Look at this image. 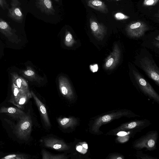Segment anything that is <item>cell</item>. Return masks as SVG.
<instances>
[{
	"label": "cell",
	"instance_id": "cell-25",
	"mask_svg": "<svg viewBox=\"0 0 159 159\" xmlns=\"http://www.w3.org/2000/svg\"><path fill=\"white\" fill-rule=\"evenodd\" d=\"M159 0H144L143 4L145 6L154 5L158 2Z\"/></svg>",
	"mask_w": 159,
	"mask_h": 159
},
{
	"label": "cell",
	"instance_id": "cell-3",
	"mask_svg": "<svg viewBox=\"0 0 159 159\" xmlns=\"http://www.w3.org/2000/svg\"><path fill=\"white\" fill-rule=\"evenodd\" d=\"M150 124V121L147 119L136 120L129 121L120 125L117 128L108 132L107 135H115L120 131L135 133L141 131Z\"/></svg>",
	"mask_w": 159,
	"mask_h": 159
},
{
	"label": "cell",
	"instance_id": "cell-5",
	"mask_svg": "<svg viewBox=\"0 0 159 159\" xmlns=\"http://www.w3.org/2000/svg\"><path fill=\"white\" fill-rule=\"evenodd\" d=\"M139 61L141 69L159 85V69L154 61L146 56L141 58Z\"/></svg>",
	"mask_w": 159,
	"mask_h": 159
},
{
	"label": "cell",
	"instance_id": "cell-31",
	"mask_svg": "<svg viewBox=\"0 0 159 159\" xmlns=\"http://www.w3.org/2000/svg\"><path fill=\"white\" fill-rule=\"evenodd\" d=\"M54 0L56 1H57V2H59V0Z\"/></svg>",
	"mask_w": 159,
	"mask_h": 159
},
{
	"label": "cell",
	"instance_id": "cell-27",
	"mask_svg": "<svg viewBox=\"0 0 159 159\" xmlns=\"http://www.w3.org/2000/svg\"><path fill=\"white\" fill-rule=\"evenodd\" d=\"M11 7H19L21 5L20 2L18 0H11Z\"/></svg>",
	"mask_w": 159,
	"mask_h": 159
},
{
	"label": "cell",
	"instance_id": "cell-4",
	"mask_svg": "<svg viewBox=\"0 0 159 159\" xmlns=\"http://www.w3.org/2000/svg\"><path fill=\"white\" fill-rule=\"evenodd\" d=\"M158 138L157 131L148 132L145 135L136 140L133 144V147L136 150H140L146 148L148 150L155 149L156 147Z\"/></svg>",
	"mask_w": 159,
	"mask_h": 159
},
{
	"label": "cell",
	"instance_id": "cell-10",
	"mask_svg": "<svg viewBox=\"0 0 159 159\" xmlns=\"http://www.w3.org/2000/svg\"><path fill=\"white\" fill-rule=\"evenodd\" d=\"M90 24L92 33L95 37L99 39H103L106 32L104 26L92 18L90 19Z\"/></svg>",
	"mask_w": 159,
	"mask_h": 159
},
{
	"label": "cell",
	"instance_id": "cell-32",
	"mask_svg": "<svg viewBox=\"0 0 159 159\" xmlns=\"http://www.w3.org/2000/svg\"></svg>",
	"mask_w": 159,
	"mask_h": 159
},
{
	"label": "cell",
	"instance_id": "cell-29",
	"mask_svg": "<svg viewBox=\"0 0 159 159\" xmlns=\"http://www.w3.org/2000/svg\"><path fill=\"white\" fill-rule=\"evenodd\" d=\"M19 90L16 88H15L14 90L13 94L15 98H17V96L19 93Z\"/></svg>",
	"mask_w": 159,
	"mask_h": 159
},
{
	"label": "cell",
	"instance_id": "cell-13",
	"mask_svg": "<svg viewBox=\"0 0 159 159\" xmlns=\"http://www.w3.org/2000/svg\"><path fill=\"white\" fill-rule=\"evenodd\" d=\"M7 16L12 20L19 23H22L24 15L19 6L11 7L8 9Z\"/></svg>",
	"mask_w": 159,
	"mask_h": 159
},
{
	"label": "cell",
	"instance_id": "cell-12",
	"mask_svg": "<svg viewBox=\"0 0 159 159\" xmlns=\"http://www.w3.org/2000/svg\"><path fill=\"white\" fill-rule=\"evenodd\" d=\"M31 93L38 107L40 113L45 124L47 126H50L51 125L50 123L48 115L46 109L44 104L38 98L34 93L32 91Z\"/></svg>",
	"mask_w": 159,
	"mask_h": 159
},
{
	"label": "cell",
	"instance_id": "cell-2",
	"mask_svg": "<svg viewBox=\"0 0 159 159\" xmlns=\"http://www.w3.org/2000/svg\"><path fill=\"white\" fill-rule=\"evenodd\" d=\"M131 72L132 80L136 84L137 88H139L145 95L158 103V95L137 69L134 67H132Z\"/></svg>",
	"mask_w": 159,
	"mask_h": 159
},
{
	"label": "cell",
	"instance_id": "cell-17",
	"mask_svg": "<svg viewBox=\"0 0 159 159\" xmlns=\"http://www.w3.org/2000/svg\"><path fill=\"white\" fill-rule=\"evenodd\" d=\"M42 155L43 159H66L68 157L64 155L52 154L44 150H42Z\"/></svg>",
	"mask_w": 159,
	"mask_h": 159
},
{
	"label": "cell",
	"instance_id": "cell-15",
	"mask_svg": "<svg viewBox=\"0 0 159 159\" xmlns=\"http://www.w3.org/2000/svg\"><path fill=\"white\" fill-rule=\"evenodd\" d=\"M58 120L59 125L63 129L74 127L78 123L77 119L73 117L60 118Z\"/></svg>",
	"mask_w": 159,
	"mask_h": 159
},
{
	"label": "cell",
	"instance_id": "cell-30",
	"mask_svg": "<svg viewBox=\"0 0 159 159\" xmlns=\"http://www.w3.org/2000/svg\"><path fill=\"white\" fill-rule=\"evenodd\" d=\"M16 84L18 88H20L21 86V80L20 78H18L17 80Z\"/></svg>",
	"mask_w": 159,
	"mask_h": 159
},
{
	"label": "cell",
	"instance_id": "cell-16",
	"mask_svg": "<svg viewBox=\"0 0 159 159\" xmlns=\"http://www.w3.org/2000/svg\"><path fill=\"white\" fill-rule=\"evenodd\" d=\"M87 5L90 7L102 13H107V9L104 2L99 0H89Z\"/></svg>",
	"mask_w": 159,
	"mask_h": 159
},
{
	"label": "cell",
	"instance_id": "cell-11",
	"mask_svg": "<svg viewBox=\"0 0 159 159\" xmlns=\"http://www.w3.org/2000/svg\"><path fill=\"white\" fill-rule=\"evenodd\" d=\"M35 3L42 12L48 15H54L55 10L51 0H36Z\"/></svg>",
	"mask_w": 159,
	"mask_h": 159
},
{
	"label": "cell",
	"instance_id": "cell-21",
	"mask_svg": "<svg viewBox=\"0 0 159 159\" xmlns=\"http://www.w3.org/2000/svg\"><path fill=\"white\" fill-rule=\"evenodd\" d=\"M28 158L25 155L12 154L6 156L2 159H22Z\"/></svg>",
	"mask_w": 159,
	"mask_h": 159
},
{
	"label": "cell",
	"instance_id": "cell-6",
	"mask_svg": "<svg viewBox=\"0 0 159 159\" xmlns=\"http://www.w3.org/2000/svg\"><path fill=\"white\" fill-rule=\"evenodd\" d=\"M32 128V122L30 117L25 115L22 117L17 129V133L21 138H27L30 134Z\"/></svg>",
	"mask_w": 159,
	"mask_h": 159
},
{
	"label": "cell",
	"instance_id": "cell-1",
	"mask_svg": "<svg viewBox=\"0 0 159 159\" xmlns=\"http://www.w3.org/2000/svg\"><path fill=\"white\" fill-rule=\"evenodd\" d=\"M136 116H139L127 109L114 110L109 112L107 114H101L98 116L94 121L91 129L92 132L96 134H99L100 133L101 134L102 132L99 129L100 127L103 125L122 117L130 118Z\"/></svg>",
	"mask_w": 159,
	"mask_h": 159
},
{
	"label": "cell",
	"instance_id": "cell-20",
	"mask_svg": "<svg viewBox=\"0 0 159 159\" xmlns=\"http://www.w3.org/2000/svg\"><path fill=\"white\" fill-rule=\"evenodd\" d=\"M75 43L73 37L71 33L66 30L64 40L65 45L68 47H71L73 46Z\"/></svg>",
	"mask_w": 159,
	"mask_h": 159
},
{
	"label": "cell",
	"instance_id": "cell-7",
	"mask_svg": "<svg viewBox=\"0 0 159 159\" xmlns=\"http://www.w3.org/2000/svg\"><path fill=\"white\" fill-rule=\"evenodd\" d=\"M58 80L59 89L61 94L70 100H73L74 93L68 80L64 76H60Z\"/></svg>",
	"mask_w": 159,
	"mask_h": 159
},
{
	"label": "cell",
	"instance_id": "cell-18",
	"mask_svg": "<svg viewBox=\"0 0 159 159\" xmlns=\"http://www.w3.org/2000/svg\"><path fill=\"white\" fill-rule=\"evenodd\" d=\"M0 31L6 35L12 34V29L8 23L0 17Z\"/></svg>",
	"mask_w": 159,
	"mask_h": 159
},
{
	"label": "cell",
	"instance_id": "cell-26",
	"mask_svg": "<svg viewBox=\"0 0 159 159\" xmlns=\"http://www.w3.org/2000/svg\"><path fill=\"white\" fill-rule=\"evenodd\" d=\"M0 7L4 10L9 8V5L5 0H0Z\"/></svg>",
	"mask_w": 159,
	"mask_h": 159
},
{
	"label": "cell",
	"instance_id": "cell-22",
	"mask_svg": "<svg viewBox=\"0 0 159 159\" xmlns=\"http://www.w3.org/2000/svg\"><path fill=\"white\" fill-rule=\"evenodd\" d=\"M115 18L118 20H121L127 19L129 17L120 12L116 13L114 15Z\"/></svg>",
	"mask_w": 159,
	"mask_h": 159
},
{
	"label": "cell",
	"instance_id": "cell-24",
	"mask_svg": "<svg viewBox=\"0 0 159 159\" xmlns=\"http://www.w3.org/2000/svg\"><path fill=\"white\" fill-rule=\"evenodd\" d=\"M124 158L122 155L117 153L109 154L107 158L110 159H123Z\"/></svg>",
	"mask_w": 159,
	"mask_h": 159
},
{
	"label": "cell",
	"instance_id": "cell-19",
	"mask_svg": "<svg viewBox=\"0 0 159 159\" xmlns=\"http://www.w3.org/2000/svg\"><path fill=\"white\" fill-rule=\"evenodd\" d=\"M0 112L7 113L11 115H13V116L20 115L24 116L25 114L23 112L16 108L13 107H10L8 108H2L0 111Z\"/></svg>",
	"mask_w": 159,
	"mask_h": 159
},
{
	"label": "cell",
	"instance_id": "cell-14",
	"mask_svg": "<svg viewBox=\"0 0 159 159\" xmlns=\"http://www.w3.org/2000/svg\"><path fill=\"white\" fill-rule=\"evenodd\" d=\"M120 53L119 51L117 48L114 49L106 61L105 66L106 68L111 69L117 64L119 59Z\"/></svg>",
	"mask_w": 159,
	"mask_h": 159
},
{
	"label": "cell",
	"instance_id": "cell-9",
	"mask_svg": "<svg viewBox=\"0 0 159 159\" xmlns=\"http://www.w3.org/2000/svg\"><path fill=\"white\" fill-rule=\"evenodd\" d=\"M147 29V26L144 23L138 21L129 25L127 28L126 30L130 36L139 37L144 34Z\"/></svg>",
	"mask_w": 159,
	"mask_h": 159
},
{
	"label": "cell",
	"instance_id": "cell-8",
	"mask_svg": "<svg viewBox=\"0 0 159 159\" xmlns=\"http://www.w3.org/2000/svg\"><path fill=\"white\" fill-rule=\"evenodd\" d=\"M43 142L46 147L57 151H66L70 148L63 141L57 139L45 138L43 139Z\"/></svg>",
	"mask_w": 159,
	"mask_h": 159
},
{
	"label": "cell",
	"instance_id": "cell-28",
	"mask_svg": "<svg viewBox=\"0 0 159 159\" xmlns=\"http://www.w3.org/2000/svg\"><path fill=\"white\" fill-rule=\"evenodd\" d=\"M24 74L28 76H31L34 75V72L31 70H28L24 72Z\"/></svg>",
	"mask_w": 159,
	"mask_h": 159
},
{
	"label": "cell",
	"instance_id": "cell-23",
	"mask_svg": "<svg viewBox=\"0 0 159 159\" xmlns=\"http://www.w3.org/2000/svg\"><path fill=\"white\" fill-rule=\"evenodd\" d=\"M28 97L26 94H24L19 97L17 100L18 104L21 105L24 104L27 100Z\"/></svg>",
	"mask_w": 159,
	"mask_h": 159
}]
</instances>
